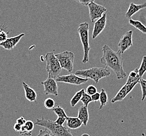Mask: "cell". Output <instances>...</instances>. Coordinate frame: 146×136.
I'll list each match as a JSON object with an SVG mask.
<instances>
[{
	"label": "cell",
	"instance_id": "cell-17",
	"mask_svg": "<svg viewBox=\"0 0 146 136\" xmlns=\"http://www.w3.org/2000/svg\"><path fill=\"white\" fill-rule=\"evenodd\" d=\"M140 78H141L138 74V69L136 68L129 73L126 84H135L137 85V84L139 82Z\"/></svg>",
	"mask_w": 146,
	"mask_h": 136
},
{
	"label": "cell",
	"instance_id": "cell-27",
	"mask_svg": "<svg viewBox=\"0 0 146 136\" xmlns=\"http://www.w3.org/2000/svg\"><path fill=\"white\" fill-rule=\"evenodd\" d=\"M34 126H35V124L32 120H26L25 125H24V128L25 130V132H28V133H31V131L34 129Z\"/></svg>",
	"mask_w": 146,
	"mask_h": 136
},
{
	"label": "cell",
	"instance_id": "cell-31",
	"mask_svg": "<svg viewBox=\"0 0 146 136\" xmlns=\"http://www.w3.org/2000/svg\"><path fill=\"white\" fill-rule=\"evenodd\" d=\"M66 118H67L66 117H58L56 120L54 121V123L58 125L62 126L64 123H65V121H66Z\"/></svg>",
	"mask_w": 146,
	"mask_h": 136
},
{
	"label": "cell",
	"instance_id": "cell-36",
	"mask_svg": "<svg viewBox=\"0 0 146 136\" xmlns=\"http://www.w3.org/2000/svg\"><path fill=\"white\" fill-rule=\"evenodd\" d=\"M19 136H32V133L28 132H21Z\"/></svg>",
	"mask_w": 146,
	"mask_h": 136
},
{
	"label": "cell",
	"instance_id": "cell-32",
	"mask_svg": "<svg viewBox=\"0 0 146 136\" xmlns=\"http://www.w3.org/2000/svg\"><path fill=\"white\" fill-rule=\"evenodd\" d=\"M76 2L82 4L84 6H88L89 3L92 2H94L95 0H74Z\"/></svg>",
	"mask_w": 146,
	"mask_h": 136
},
{
	"label": "cell",
	"instance_id": "cell-10",
	"mask_svg": "<svg viewBox=\"0 0 146 136\" xmlns=\"http://www.w3.org/2000/svg\"><path fill=\"white\" fill-rule=\"evenodd\" d=\"M41 84L44 86L45 95H53L55 96L59 95L57 83L54 78L48 77L44 81L41 82Z\"/></svg>",
	"mask_w": 146,
	"mask_h": 136
},
{
	"label": "cell",
	"instance_id": "cell-1",
	"mask_svg": "<svg viewBox=\"0 0 146 136\" xmlns=\"http://www.w3.org/2000/svg\"><path fill=\"white\" fill-rule=\"evenodd\" d=\"M102 52L103 55L100 61L106 68H110L114 72L118 80L124 79L127 76V73L123 68L124 59L120 51H115L108 45L105 44L102 47Z\"/></svg>",
	"mask_w": 146,
	"mask_h": 136
},
{
	"label": "cell",
	"instance_id": "cell-8",
	"mask_svg": "<svg viewBox=\"0 0 146 136\" xmlns=\"http://www.w3.org/2000/svg\"><path fill=\"white\" fill-rule=\"evenodd\" d=\"M89 7V15L92 23L95 22L96 19L102 17L103 14L107 11V9L100 4L92 2L88 5Z\"/></svg>",
	"mask_w": 146,
	"mask_h": 136
},
{
	"label": "cell",
	"instance_id": "cell-28",
	"mask_svg": "<svg viewBox=\"0 0 146 136\" xmlns=\"http://www.w3.org/2000/svg\"><path fill=\"white\" fill-rule=\"evenodd\" d=\"M97 92H98L97 88L95 87V86H93V85L88 86L86 89V93L90 96L93 95L94 94H95V93H96Z\"/></svg>",
	"mask_w": 146,
	"mask_h": 136
},
{
	"label": "cell",
	"instance_id": "cell-26",
	"mask_svg": "<svg viewBox=\"0 0 146 136\" xmlns=\"http://www.w3.org/2000/svg\"><path fill=\"white\" fill-rule=\"evenodd\" d=\"M44 106L48 109H51L55 106V101L53 98H47L44 102Z\"/></svg>",
	"mask_w": 146,
	"mask_h": 136
},
{
	"label": "cell",
	"instance_id": "cell-2",
	"mask_svg": "<svg viewBox=\"0 0 146 136\" xmlns=\"http://www.w3.org/2000/svg\"><path fill=\"white\" fill-rule=\"evenodd\" d=\"M35 124L43 127L51 132L54 136H73L67 127L58 125L54 121L46 119L42 117L41 119H37Z\"/></svg>",
	"mask_w": 146,
	"mask_h": 136
},
{
	"label": "cell",
	"instance_id": "cell-29",
	"mask_svg": "<svg viewBox=\"0 0 146 136\" xmlns=\"http://www.w3.org/2000/svg\"><path fill=\"white\" fill-rule=\"evenodd\" d=\"M37 136H54L50 131L45 128V129H40Z\"/></svg>",
	"mask_w": 146,
	"mask_h": 136
},
{
	"label": "cell",
	"instance_id": "cell-34",
	"mask_svg": "<svg viewBox=\"0 0 146 136\" xmlns=\"http://www.w3.org/2000/svg\"><path fill=\"white\" fill-rule=\"evenodd\" d=\"M26 121V120L25 119V118L23 117H19L16 120V123H19V125H21V126L24 125Z\"/></svg>",
	"mask_w": 146,
	"mask_h": 136
},
{
	"label": "cell",
	"instance_id": "cell-37",
	"mask_svg": "<svg viewBox=\"0 0 146 136\" xmlns=\"http://www.w3.org/2000/svg\"><path fill=\"white\" fill-rule=\"evenodd\" d=\"M81 136H90L89 135V134L88 133H83L82 135H81Z\"/></svg>",
	"mask_w": 146,
	"mask_h": 136
},
{
	"label": "cell",
	"instance_id": "cell-21",
	"mask_svg": "<svg viewBox=\"0 0 146 136\" xmlns=\"http://www.w3.org/2000/svg\"><path fill=\"white\" fill-rule=\"evenodd\" d=\"M99 101L100 102V106L99 107V110H101L105 106L108 101V96L107 93L104 89H102L100 93V99Z\"/></svg>",
	"mask_w": 146,
	"mask_h": 136
},
{
	"label": "cell",
	"instance_id": "cell-20",
	"mask_svg": "<svg viewBox=\"0 0 146 136\" xmlns=\"http://www.w3.org/2000/svg\"><path fill=\"white\" fill-rule=\"evenodd\" d=\"M84 92H85V90L83 89H81L79 91L76 92V93L74 95L70 101V105L71 107H74L76 106V104L80 101L81 98H82L83 94Z\"/></svg>",
	"mask_w": 146,
	"mask_h": 136
},
{
	"label": "cell",
	"instance_id": "cell-12",
	"mask_svg": "<svg viewBox=\"0 0 146 136\" xmlns=\"http://www.w3.org/2000/svg\"><path fill=\"white\" fill-rule=\"evenodd\" d=\"M24 36V33H21L16 36L7 38L5 41L2 43H0V47L3 48L4 49L7 50H12Z\"/></svg>",
	"mask_w": 146,
	"mask_h": 136
},
{
	"label": "cell",
	"instance_id": "cell-14",
	"mask_svg": "<svg viewBox=\"0 0 146 136\" xmlns=\"http://www.w3.org/2000/svg\"><path fill=\"white\" fill-rule=\"evenodd\" d=\"M22 84L27 100L30 102H36L37 99V93L35 90L25 82H23Z\"/></svg>",
	"mask_w": 146,
	"mask_h": 136
},
{
	"label": "cell",
	"instance_id": "cell-4",
	"mask_svg": "<svg viewBox=\"0 0 146 136\" xmlns=\"http://www.w3.org/2000/svg\"><path fill=\"white\" fill-rule=\"evenodd\" d=\"M78 32L79 33L83 49V57L82 62L84 64L89 62V52L91 50L89 41V23L87 22L81 23L78 29Z\"/></svg>",
	"mask_w": 146,
	"mask_h": 136
},
{
	"label": "cell",
	"instance_id": "cell-9",
	"mask_svg": "<svg viewBox=\"0 0 146 136\" xmlns=\"http://www.w3.org/2000/svg\"><path fill=\"white\" fill-rule=\"evenodd\" d=\"M133 31L130 30L126 32L121 37L118 44V51L121 54H124L126 51L133 46Z\"/></svg>",
	"mask_w": 146,
	"mask_h": 136
},
{
	"label": "cell",
	"instance_id": "cell-5",
	"mask_svg": "<svg viewBox=\"0 0 146 136\" xmlns=\"http://www.w3.org/2000/svg\"><path fill=\"white\" fill-rule=\"evenodd\" d=\"M46 61V69L48 73V77L54 79L59 76L61 72V67L60 63L53 52H48L45 55Z\"/></svg>",
	"mask_w": 146,
	"mask_h": 136
},
{
	"label": "cell",
	"instance_id": "cell-23",
	"mask_svg": "<svg viewBox=\"0 0 146 136\" xmlns=\"http://www.w3.org/2000/svg\"><path fill=\"white\" fill-rule=\"evenodd\" d=\"M146 72V56H143L142 59L141 63L140 64L139 69H138V74L141 78L144 73Z\"/></svg>",
	"mask_w": 146,
	"mask_h": 136
},
{
	"label": "cell",
	"instance_id": "cell-7",
	"mask_svg": "<svg viewBox=\"0 0 146 136\" xmlns=\"http://www.w3.org/2000/svg\"><path fill=\"white\" fill-rule=\"evenodd\" d=\"M55 80L58 82L64 83L76 86L84 84L89 81V79L87 78L80 77L74 74H70L61 76H59Z\"/></svg>",
	"mask_w": 146,
	"mask_h": 136
},
{
	"label": "cell",
	"instance_id": "cell-25",
	"mask_svg": "<svg viewBox=\"0 0 146 136\" xmlns=\"http://www.w3.org/2000/svg\"><path fill=\"white\" fill-rule=\"evenodd\" d=\"M80 101L82 102L84 106L88 107L89 104L92 102V99H91V96L89 94H88L86 92H84L83 94L82 98H81Z\"/></svg>",
	"mask_w": 146,
	"mask_h": 136
},
{
	"label": "cell",
	"instance_id": "cell-35",
	"mask_svg": "<svg viewBox=\"0 0 146 136\" xmlns=\"http://www.w3.org/2000/svg\"><path fill=\"white\" fill-rule=\"evenodd\" d=\"M22 126L19 125V123H15L14 126V129L17 132H21Z\"/></svg>",
	"mask_w": 146,
	"mask_h": 136
},
{
	"label": "cell",
	"instance_id": "cell-15",
	"mask_svg": "<svg viewBox=\"0 0 146 136\" xmlns=\"http://www.w3.org/2000/svg\"><path fill=\"white\" fill-rule=\"evenodd\" d=\"M78 117L82 123L83 125L86 126L89 120V111L88 107L82 105L80 107L78 110Z\"/></svg>",
	"mask_w": 146,
	"mask_h": 136
},
{
	"label": "cell",
	"instance_id": "cell-22",
	"mask_svg": "<svg viewBox=\"0 0 146 136\" xmlns=\"http://www.w3.org/2000/svg\"><path fill=\"white\" fill-rule=\"evenodd\" d=\"M52 111L54 112V114L57 116V117H66V118L68 117L64 108L60 107V106L54 107L52 108Z\"/></svg>",
	"mask_w": 146,
	"mask_h": 136
},
{
	"label": "cell",
	"instance_id": "cell-13",
	"mask_svg": "<svg viewBox=\"0 0 146 136\" xmlns=\"http://www.w3.org/2000/svg\"><path fill=\"white\" fill-rule=\"evenodd\" d=\"M146 8V2L141 4H136L131 3L129 5L128 9L125 14V16L127 19H131L135 14L138 12L140 10Z\"/></svg>",
	"mask_w": 146,
	"mask_h": 136
},
{
	"label": "cell",
	"instance_id": "cell-11",
	"mask_svg": "<svg viewBox=\"0 0 146 136\" xmlns=\"http://www.w3.org/2000/svg\"><path fill=\"white\" fill-rule=\"evenodd\" d=\"M107 14H103L102 17L100 18L96 21H95L94 24V27L92 32V38L93 39L96 38L105 29L107 22Z\"/></svg>",
	"mask_w": 146,
	"mask_h": 136
},
{
	"label": "cell",
	"instance_id": "cell-24",
	"mask_svg": "<svg viewBox=\"0 0 146 136\" xmlns=\"http://www.w3.org/2000/svg\"><path fill=\"white\" fill-rule=\"evenodd\" d=\"M140 85L141 86L142 96H141V101H143L146 98V80L143 79L142 78H140L139 80Z\"/></svg>",
	"mask_w": 146,
	"mask_h": 136
},
{
	"label": "cell",
	"instance_id": "cell-6",
	"mask_svg": "<svg viewBox=\"0 0 146 136\" xmlns=\"http://www.w3.org/2000/svg\"><path fill=\"white\" fill-rule=\"evenodd\" d=\"M62 69L71 72L73 70L74 54L72 52L66 50L59 54H55Z\"/></svg>",
	"mask_w": 146,
	"mask_h": 136
},
{
	"label": "cell",
	"instance_id": "cell-18",
	"mask_svg": "<svg viewBox=\"0 0 146 136\" xmlns=\"http://www.w3.org/2000/svg\"><path fill=\"white\" fill-rule=\"evenodd\" d=\"M127 95L126 86L125 84L118 92L114 98L111 99V102L112 103H115L117 102L122 101Z\"/></svg>",
	"mask_w": 146,
	"mask_h": 136
},
{
	"label": "cell",
	"instance_id": "cell-16",
	"mask_svg": "<svg viewBox=\"0 0 146 136\" xmlns=\"http://www.w3.org/2000/svg\"><path fill=\"white\" fill-rule=\"evenodd\" d=\"M67 127L70 129H76L82 126V123L78 117H67Z\"/></svg>",
	"mask_w": 146,
	"mask_h": 136
},
{
	"label": "cell",
	"instance_id": "cell-19",
	"mask_svg": "<svg viewBox=\"0 0 146 136\" xmlns=\"http://www.w3.org/2000/svg\"><path fill=\"white\" fill-rule=\"evenodd\" d=\"M129 23L136 29H138L140 32L146 35V26L143 25L139 21L130 19L129 20Z\"/></svg>",
	"mask_w": 146,
	"mask_h": 136
},
{
	"label": "cell",
	"instance_id": "cell-3",
	"mask_svg": "<svg viewBox=\"0 0 146 136\" xmlns=\"http://www.w3.org/2000/svg\"><path fill=\"white\" fill-rule=\"evenodd\" d=\"M75 74L84 78L90 79L98 83L101 79L110 76L111 72L106 68L93 67L88 69L77 70Z\"/></svg>",
	"mask_w": 146,
	"mask_h": 136
},
{
	"label": "cell",
	"instance_id": "cell-38",
	"mask_svg": "<svg viewBox=\"0 0 146 136\" xmlns=\"http://www.w3.org/2000/svg\"></svg>",
	"mask_w": 146,
	"mask_h": 136
},
{
	"label": "cell",
	"instance_id": "cell-33",
	"mask_svg": "<svg viewBox=\"0 0 146 136\" xmlns=\"http://www.w3.org/2000/svg\"><path fill=\"white\" fill-rule=\"evenodd\" d=\"M91 99H92V101L93 102H96L99 101L100 99V93L99 92H96L95 94H94L93 95H91Z\"/></svg>",
	"mask_w": 146,
	"mask_h": 136
},
{
	"label": "cell",
	"instance_id": "cell-30",
	"mask_svg": "<svg viewBox=\"0 0 146 136\" xmlns=\"http://www.w3.org/2000/svg\"><path fill=\"white\" fill-rule=\"evenodd\" d=\"M7 38V34L3 30L0 29V43H2L6 40Z\"/></svg>",
	"mask_w": 146,
	"mask_h": 136
}]
</instances>
